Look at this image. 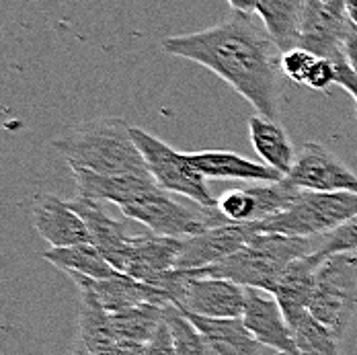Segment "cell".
<instances>
[{"label":"cell","mask_w":357,"mask_h":355,"mask_svg":"<svg viewBox=\"0 0 357 355\" xmlns=\"http://www.w3.org/2000/svg\"><path fill=\"white\" fill-rule=\"evenodd\" d=\"M41 257L54 267H58L60 271H66L68 275H82L89 280H109L121 273L91 243L64 247V249H50L41 252Z\"/></svg>","instance_id":"cell-24"},{"label":"cell","mask_w":357,"mask_h":355,"mask_svg":"<svg viewBox=\"0 0 357 355\" xmlns=\"http://www.w3.org/2000/svg\"><path fill=\"white\" fill-rule=\"evenodd\" d=\"M356 115H357V113H356Z\"/></svg>","instance_id":"cell-36"},{"label":"cell","mask_w":357,"mask_h":355,"mask_svg":"<svg viewBox=\"0 0 357 355\" xmlns=\"http://www.w3.org/2000/svg\"><path fill=\"white\" fill-rule=\"evenodd\" d=\"M171 56L206 66L259 115L280 119L282 50L255 13L232 10L214 27L162 39Z\"/></svg>","instance_id":"cell-1"},{"label":"cell","mask_w":357,"mask_h":355,"mask_svg":"<svg viewBox=\"0 0 357 355\" xmlns=\"http://www.w3.org/2000/svg\"><path fill=\"white\" fill-rule=\"evenodd\" d=\"M308 312L341 341L357 312V255L335 252L321 263Z\"/></svg>","instance_id":"cell-5"},{"label":"cell","mask_w":357,"mask_h":355,"mask_svg":"<svg viewBox=\"0 0 357 355\" xmlns=\"http://www.w3.org/2000/svg\"><path fill=\"white\" fill-rule=\"evenodd\" d=\"M345 6H347V15L354 23V27L357 29V0H345Z\"/></svg>","instance_id":"cell-33"},{"label":"cell","mask_w":357,"mask_h":355,"mask_svg":"<svg viewBox=\"0 0 357 355\" xmlns=\"http://www.w3.org/2000/svg\"><path fill=\"white\" fill-rule=\"evenodd\" d=\"M357 216V193L351 191H300L286 212L255 222V230L302 239H321Z\"/></svg>","instance_id":"cell-4"},{"label":"cell","mask_w":357,"mask_h":355,"mask_svg":"<svg viewBox=\"0 0 357 355\" xmlns=\"http://www.w3.org/2000/svg\"><path fill=\"white\" fill-rule=\"evenodd\" d=\"M243 322L259 345L273 349L278 355H300L291 335V326L273 294L247 287Z\"/></svg>","instance_id":"cell-13"},{"label":"cell","mask_w":357,"mask_h":355,"mask_svg":"<svg viewBox=\"0 0 357 355\" xmlns=\"http://www.w3.org/2000/svg\"><path fill=\"white\" fill-rule=\"evenodd\" d=\"M300 355H341L339 339L308 310L287 319Z\"/></svg>","instance_id":"cell-26"},{"label":"cell","mask_w":357,"mask_h":355,"mask_svg":"<svg viewBox=\"0 0 357 355\" xmlns=\"http://www.w3.org/2000/svg\"><path fill=\"white\" fill-rule=\"evenodd\" d=\"M31 222L37 234L52 249L91 243L82 218L72 210L70 202H64L56 195L37 197L31 206Z\"/></svg>","instance_id":"cell-15"},{"label":"cell","mask_w":357,"mask_h":355,"mask_svg":"<svg viewBox=\"0 0 357 355\" xmlns=\"http://www.w3.org/2000/svg\"><path fill=\"white\" fill-rule=\"evenodd\" d=\"M111 320L119 339L144 345L154 337L156 328L165 320V306L144 302L121 312H111Z\"/></svg>","instance_id":"cell-25"},{"label":"cell","mask_w":357,"mask_h":355,"mask_svg":"<svg viewBox=\"0 0 357 355\" xmlns=\"http://www.w3.org/2000/svg\"><path fill=\"white\" fill-rule=\"evenodd\" d=\"M249 132L250 144L259 158H263L267 167L287 175L296 163V152L280 119H269L257 113L249 117Z\"/></svg>","instance_id":"cell-22"},{"label":"cell","mask_w":357,"mask_h":355,"mask_svg":"<svg viewBox=\"0 0 357 355\" xmlns=\"http://www.w3.org/2000/svg\"><path fill=\"white\" fill-rule=\"evenodd\" d=\"M286 179L302 191H351L357 193V175L326 146L306 142L296 154Z\"/></svg>","instance_id":"cell-10"},{"label":"cell","mask_w":357,"mask_h":355,"mask_svg":"<svg viewBox=\"0 0 357 355\" xmlns=\"http://www.w3.org/2000/svg\"><path fill=\"white\" fill-rule=\"evenodd\" d=\"M331 84H337V66L324 58H319L306 80V86L312 91H326Z\"/></svg>","instance_id":"cell-31"},{"label":"cell","mask_w":357,"mask_h":355,"mask_svg":"<svg viewBox=\"0 0 357 355\" xmlns=\"http://www.w3.org/2000/svg\"><path fill=\"white\" fill-rule=\"evenodd\" d=\"M304 13L306 0H257L255 8V15L282 52L298 47Z\"/></svg>","instance_id":"cell-23"},{"label":"cell","mask_w":357,"mask_h":355,"mask_svg":"<svg viewBox=\"0 0 357 355\" xmlns=\"http://www.w3.org/2000/svg\"><path fill=\"white\" fill-rule=\"evenodd\" d=\"M322 2H328V0H306V4H322Z\"/></svg>","instance_id":"cell-35"},{"label":"cell","mask_w":357,"mask_h":355,"mask_svg":"<svg viewBox=\"0 0 357 355\" xmlns=\"http://www.w3.org/2000/svg\"><path fill=\"white\" fill-rule=\"evenodd\" d=\"M142 355H177L175 341H173V331H171L167 320H162L160 326L156 328L154 337L148 343H144Z\"/></svg>","instance_id":"cell-30"},{"label":"cell","mask_w":357,"mask_h":355,"mask_svg":"<svg viewBox=\"0 0 357 355\" xmlns=\"http://www.w3.org/2000/svg\"><path fill=\"white\" fill-rule=\"evenodd\" d=\"M183 315L199 328L210 355H259L263 347L255 341L243 319H206L189 312Z\"/></svg>","instance_id":"cell-21"},{"label":"cell","mask_w":357,"mask_h":355,"mask_svg":"<svg viewBox=\"0 0 357 355\" xmlns=\"http://www.w3.org/2000/svg\"><path fill=\"white\" fill-rule=\"evenodd\" d=\"M252 234H259L255 230V222H249V224L228 222L222 226L208 228L195 236H189L183 241V249H181L175 269L210 267L218 261L234 255L238 249H243Z\"/></svg>","instance_id":"cell-14"},{"label":"cell","mask_w":357,"mask_h":355,"mask_svg":"<svg viewBox=\"0 0 357 355\" xmlns=\"http://www.w3.org/2000/svg\"><path fill=\"white\" fill-rule=\"evenodd\" d=\"M317 62H319V56L304 50V47L287 50L282 54V74L287 76L291 82L306 86V80H308V76H310Z\"/></svg>","instance_id":"cell-29"},{"label":"cell","mask_w":357,"mask_h":355,"mask_svg":"<svg viewBox=\"0 0 357 355\" xmlns=\"http://www.w3.org/2000/svg\"><path fill=\"white\" fill-rule=\"evenodd\" d=\"M185 239L160 236L154 232H144L130 236L121 273L158 287L169 271L177 267V259Z\"/></svg>","instance_id":"cell-12"},{"label":"cell","mask_w":357,"mask_h":355,"mask_svg":"<svg viewBox=\"0 0 357 355\" xmlns=\"http://www.w3.org/2000/svg\"><path fill=\"white\" fill-rule=\"evenodd\" d=\"M72 175L76 181V189L80 197L93 199V202H111L119 208L130 206L146 195L158 191L160 187L150 177L138 175H97L84 169H72Z\"/></svg>","instance_id":"cell-16"},{"label":"cell","mask_w":357,"mask_h":355,"mask_svg":"<svg viewBox=\"0 0 357 355\" xmlns=\"http://www.w3.org/2000/svg\"><path fill=\"white\" fill-rule=\"evenodd\" d=\"M356 31L345 0L306 4L298 47H304L333 64H341L347 62L345 45Z\"/></svg>","instance_id":"cell-8"},{"label":"cell","mask_w":357,"mask_h":355,"mask_svg":"<svg viewBox=\"0 0 357 355\" xmlns=\"http://www.w3.org/2000/svg\"><path fill=\"white\" fill-rule=\"evenodd\" d=\"M232 10H241V13H255L257 8V0H228Z\"/></svg>","instance_id":"cell-32"},{"label":"cell","mask_w":357,"mask_h":355,"mask_svg":"<svg viewBox=\"0 0 357 355\" xmlns=\"http://www.w3.org/2000/svg\"><path fill=\"white\" fill-rule=\"evenodd\" d=\"M72 210L78 213L89 230L91 236V245H95L97 249L103 252V257L109 263L121 271L123 267V259H126V250L130 243V234L126 232L123 224H119L117 220H113L101 206L99 202L86 199V197H74L70 202Z\"/></svg>","instance_id":"cell-19"},{"label":"cell","mask_w":357,"mask_h":355,"mask_svg":"<svg viewBox=\"0 0 357 355\" xmlns=\"http://www.w3.org/2000/svg\"><path fill=\"white\" fill-rule=\"evenodd\" d=\"M357 250V216L347 220L343 226H339L337 230L328 232L319 239L317 245V255H321L322 259H326L328 255L335 252H356Z\"/></svg>","instance_id":"cell-28"},{"label":"cell","mask_w":357,"mask_h":355,"mask_svg":"<svg viewBox=\"0 0 357 355\" xmlns=\"http://www.w3.org/2000/svg\"><path fill=\"white\" fill-rule=\"evenodd\" d=\"M319 239L287 236L275 232L252 234L250 241L234 255L204 269H191L195 275L230 280L243 287H255L273 294L282 271L294 259L317 250Z\"/></svg>","instance_id":"cell-3"},{"label":"cell","mask_w":357,"mask_h":355,"mask_svg":"<svg viewBox=\"0 0 357 355\" xmlns=\"http://www.w3.org/2000/svg\"><path fill=\"white\" fill-rule=\"evenodd\" d=\"M119 210L126 218L148 226L150 232L171 239H189L208 228L228 224V220L220 210H208L202 206L189 208L169 197V191L162 189Z\"/></svg>","instance_id":"cell-7"},{"label":"cell","mask_w":357,"mask_h":355,"mask_svg":"<svg viewBox=\"0 0 357 355\" xmlns=\"http://www.w3.org/2000/svg\"><path fill=\"white\" fill-rule=\"evenodd\" d=\"M189 163L206 179L218 181H252V183H275L286 179L284 173L245 158L230 150H202L187 152Z\"/></svg>","instance_id":"cell-17"},{"label":"cell","mask_w":357,"mask_h":355,"mask_svg":"<svg viewBox=\"0 0 357 355\" xmlns=\"http://www.w3.org/2000/svg\"><path fill=\"white\" fill-rule=\"evenodd\" d=\"M302 189L294 187L287 179L275 183H257L247 189H230L218 199V210L226 220L236 224L261 222L286 212L298 199Z\"/></svg>","instance_id":"cell-11"},{"label":"cell","mask_w":357,"mask_h":355,"mask_svg":"<svg viewBox=\"0 0 357 355\" xmlns=\"http://www.w3.org/2000/svg\"><path fill=\"white\" fill-rule=\"evenodd\" d=\"M324 261L321 255L310 252L306 257L294 259L286 269L282 271L278 285L273 289V296L278 298L286 319H291L304 310H308L317 271Z\"/></svg>","instance_id":"cell-20"},{"label":"cell","mask_w":357,"mask_h":355,"mask_svg":"<svg viewBox=\"0 0 357 355\" xmlns=\"http://www.w3.org/2000/svg\"><path fill=\"white\" fill-rule=\"evenodd\" d=\"M132 128L121 117H95L76 123L52 146L66 158L70 169H84L97 175L148 177L150 173Z\"/></svg>","instance_id":"cell-2"},{"label":"cell","mask_w":357,"mask_h":355,"mask_svg":"<svg viewBox=\"0 0 357 355\" xmlns=\"http://www.w3.org/2000/svg\"><path fill=\"white\" fill-rule=\"evenodd\" d=\"M165 320L169 322L173 331V341H175V352L177 355H210L208 343L199 328L187 319L175 304L165 306Z\"/></svg>","instance_id":"cell-27"},{"label":"cell","mask_w":357,"mask_h":355,"mask_svg":"<svg viewBox=\"0 0 357 355\" xmlns=\"http://www.w3.org/2000/svg\"><path fill=\"white\" fill-rule=\"evenodd\" d=\"M70 278L76 282V285H86L107 312H121L140 306L144 302H152L160 306L171 304L162 289L138 282L126 273H119L109 280H89L82 275H70Z\"/></svg>","instance_id":"cell-18"},{"label":"cell","mask_w":357,"mask_h":355,"mask_svg":"<svg viewBox=\"0 0 357 355\" xmlns=\"http://www.w3.org/2000/svg\"><path fill=\"white\" fill-rule=\"evenodd\" d=\"M132 134L142 152L148 173L162 191L183 195L195 206L218 210V199L208 191L206 177L189 163L187 154H181L160 138L136 126L132 128Z\"/></svg>","instance_id":"cell-6"},{"label":"cell","mask_w":357,"mask_h":355,"mask_svg":"<svg viewBox=\"0 0 357 355\" xmlns=\"http://www.w3.org/2000/svg\"><path fill=\"white\" fill-rule=\"evenodd\" d=\"M175 302L178 310L206 319H243L247 306V287L222 278L195 275L191 269Z\"/></svg>","instance_id":"cell-9"},{"label":"cell","mask_w":357,"mask_h":355,"mask_svg":"<svg viewBox=\"0 0 357 355\" xmlns=\"http://www.w3.org/2000/svg\"><path fill=\"white\" fill-rule=\"evenodd\" d=\"M70 355H91V354H89V352H86V347L78 341V343L74 345V349H72Z\"/></svg>","instance_id":"cell-34"}]
</instances>
